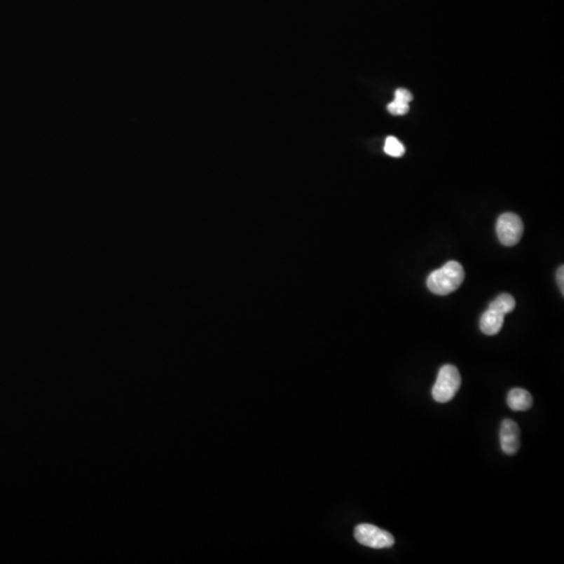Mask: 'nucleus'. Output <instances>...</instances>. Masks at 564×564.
Returning <instances> with one entry per match:
<instances>
[{
    "instance_id": "6e6552de",
    "label": "nucleus",
    "mask_w": 564,
    "mask_h": 564,
    "mask_svg": "<svg viewBox=\"0 0 564 564\" xmlns=\"http://www.w3.org/2000/svg\"><path fill=\"white\" fill-rule=\"evenodd\" d=\"M515 305H516V302L510 294H502L497 299L491 302L489 308L497 310L503 315H507L514 310Z\"/></svg>"
},
{
    "instance_id": "f8f14e48",
    "label": "nucleus",
    "mask_w": 564,
    "mask_h": 564,
    "mask_svg": "<svg viewBox=\"0 0 564 564\" xmlns=\"http://www.w3.org/2000/svg\"><path fill=\"white\" fill-rule=\"evenodd\" d=\"M564 268L563 266H561L559 268L558 272H557V282H558L559 287H560L561 293H564Z\"/></svg>"
},
{
    "instance_id": "1a4fd4ad",
    "label": "nucleus",
    "mask_w": 564,
    "mask_h": 564,
    "mask_svg": "<svg viewBox=\"0 0 564 564\" xmlns=\"http://www.w3.org/2000/svg\"><path fill=\"white\" fill-rule=\"evenodd\" d=\"M384 151L389 156L401 157L406 152V149L394 136H388L385 142Z\"/></svg>"
},
{
    "instance_id": "20e7f679",
    "label": "nucleus",
    "mask_w": 564,
    "mask_h": 564,
    "mask_svg": "<svg viewBox=\"0 0 564 564\" xmlns=\"http://www.w3.org/2000/svg\"><path fill=\"white\" fill-rule=\"evenodd\" d=\"M523 233V224L521 219L516 214H502L497 222V234L500 242L506 247L518 244Z\"/></svg>"
},
{
    "instance_id": "9b49d317",
    "label": "nucleus",
    "mask_w": 564,
    "mask_h": 564,
    "mask_svg": "<svg viewBox=\"0 0 564 564\" xmlns=\"http://www.w3.org/2000/svg\"><path fill=\"white\" fill-rule=\"evenodd\" d=\"M395 99L399 101L404 102V103L410 104L413 99L412 93L406 89L399 88L395 91Z\"/></svg>"
},
{
    "instance_id": "0eeeda50",
    "label": "nucleus",
    "mask_w": 564,
    "mask_h": 564,
    "mask_svg": "<svg viewBox=\"0 0 564 564\" xmlns=\"http://www.w3.org/2000/svg\"><path fill=\"white\" fill-rule=\"evenodd\" d=\"M507 404L511 410L528 411L533 406V398L529 391L514 388L509 392Z\"/></svg>"
},
{
    "instance_id": "7ed1b4c3",
    "label": "nucleus",
    "mask_w": 564,
    "mask_h": 564,
    "mask_svg": "<svg viewBox=\"0 0 564 564\" xmlns=\"http://www.w3.org/2000/svg\"><path fill=\"white\" fill-rule=\"evenodd\" d=\"M355 537L359 544L372 549H388L395 544L392 534L369 523L357 525Z\"/></svg>"
},
{
    "instance_id": "f03ea898",
    "label": "nucleus",
    "mask_w": 564,
    "mask_h": 564,
    "mask_svg": "<svg viewBox=\"0 0 564 564\" xmlns=\"http://www.w3.org/2000/svg\"><path fill=\"white\" fill-rule=\"evenodd\" d=\"M461 387V376L459 370L453 365H446L440 369L437 380L434 385L432 395L437 402L450 401Z\"/></svg>"
},
{
    "instance_id": "f257e3e1",
    "label": "nucleus",
    "mask_w": 564,
    "mask_h": 564,
    "mask_svg": "<svg viewBox=\"0 0 564 564\" xmlns=\"http://www.w3.org/2000/svg\"><path fill=\"white\" fill-rule=\"evenodd\" d=\"M465 278L463 267L458 261L448 263L434 271L427 278V287L436 295L446 296L457 291Z\"/></svg>"
},
{
    "instance_id": "39448f33",
    "label": "nucleus",
    "mask_w": 564,
    "mask_h": 564,
    "mask_svg": "<svg viewBox=\"0 0 564 564\" xmlns=\"http://www.w3.org/2000/svg\"><path fill=\"white\" fill-rule=\"evenodd\" d=\"M501 448L508 455H515L521 448V429L516 422L505 419L500 432Z\"/></svg>"
},
{
    "instance_id": "423d86ee",
    "label": "nucleus",
    "mask_w": 564,
    "mask_h": 564,
    "mask_svg": "<svg viewBox=\"0 0 564 564\" xmlns=\"http://www.w3.org/2000/svg\"><path fill=\"white\" fill-rule=\"evenodd\" d=\"M504 318H505V315L488 308V310L481 317V331L487 336L497 335L503 329Z\"/></svg>"
},
{
    "instance_id": "9d476101",
    "label": "nucleus",
    "mask_w": 564,
    "mask_h": 564,
    "mask_svg": "<svg viewBox=\"0 0 564 564\" xmlns=\"http://www.w3.org/2000/svg\"><path fill=\"white\" fill-rule=\"evenodd\" d=\"M408 110H410V105L399 99H394V101L391 102L388 105V111L393 115H404L408 112Z\"/></svg>"
}]
</instances>
